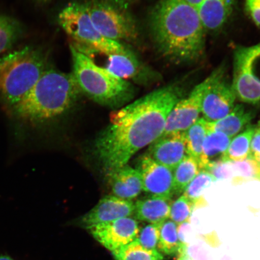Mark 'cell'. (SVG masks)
<instances>
[{
	"instance_id": "cell-1",
	"label": "cell",
	"mask_w": 260,
	"mask_h": 260,
	"mask_svg": "<svg viewBox=\"0 0 260 260\" xmlns=\"http://www.w3.org/2000/svg\"><path fill=\"white\" fill-rule=\"evenodd\" d=\"M183 97V87L172 84L112 112L109 125L94 145L106 171L127 165L139 150L157 141L164 133L169 114Z\"/></svg>"
},
{
	"instance_id": "cell-2",
	"label": "cell",
	"mask_w": 260,
	"mask_h": 260,
	"mask_svg": "<svg viewBox=\"0 0 260 260\" xmlns=\"http://www.w3.org/2000/svg\"><path fill=\"white\" fill-rule=\"evenodd\" d=\"M149 24L156 48L169 60L193 63L203 56L206 29L197 9L186 0H160Z\"/></svg>"
},
{
	"instance_id": "cell-3",
	"label": "cell",
	"mask_w": 260,
	"mask_h": 260,
	"mask_svg": "<svg viewBox=\"0 0 260 260\" xmlns=\"http://www.w3.org/2000/svg\"><path fill=\"white\" fill-rule=\"evenodd\" d=\"M80 93L72 73L48 69L14 107L19 118L31 122L54 118L70 109Z\"/></svg>"
},
{
	"instance_id": "cell-4",
	"label": "cell",
	"mask_w": 260,
	"mask_h": 260,
	"mask_svg": "<svg viewBox=\"0 0 260 260\" xmlns=\"http://www.w3.org/2000/svg\"><path fill=\"white\" fill-rule=\"evenodd\" d=\"M72 56V74L82 92L101 105L118 107L125 105L135 95L134 86L96 64L73 45H70Z\"/></svg>"
},
{
	"instance_id": "cell-5",
	"label": "cell",
	"mask_w": 260,
	"mask_h": 260,
	"mask_svg": "<svg viewBox=\"0 0 260 260\" xmlns=\"http://www.w3.org/2000/svg\"><path fill=\"white\" fill-rule=\"evenodd\" d=\"M48 70L38 49L25 47L0 58V95L14 107L21 102Z\"/></svg>"
},
{
	"instance_id": "cell-6",
	"label": "cell",
	"mask_w": 260,
	"mask_h": 260,
	"mask_svg": "<svg viewBox=\"0 0 260 260\" xmlns=\"http://www.w3.org/2000/svg\"><path fill=\"white\" fill-rule=\"evenodd\" d=\"M58 24L81 47L105 55L126 54L131 51L119 42L103 37L94 25L86 4L72 2L58 16Z\"/></svg>"
},
{
	"instance_id": "cell-7",
	"label": "cell",
	"mask_w": 260,
	"mask_h": 260,
	"mask_svg": "<svg viewBox=\"0 0 260 260\" xmlns=\"http://www.w3.org/2000/svg\"><path fill=\"white\" fill-rule=\"evenodd\" d=\"M85 4L91 20L103 37L119 43L137 41V24L125 9L107 0H92Z\"/></svg>"
},
{
	"instance_id": "cell-8",
	"label": "cell",
	"mask_w": 260,
	"mask_h": 260,
	"mask_svg": "<svg viewBox=\"0 0 260 260\" xmlns=\"http://www.w3.org/2000/svg\"><path fill=\"white\" fill-rule=\"evenodd\" d=\"M232 85L242 103H260V43L236 48Z\"/></svg>"
},
{
	"instance_id": "cell-9",
	"label": "cell",
	"mask_w": 260,
	"mask_h": 260,
	"mask_svg": "<svg viewBox=\"0 0 260 260\" xmlns=\"http://www.w3.org/2000/svg\"><path fill=\"white\" fill-rule=\"evenodd\" d=\"M223 74V68L216 69L195 86L187 96L182 98L169 114L161 136L186 132L200 118L201 103L205 92L211 83Z\"/></svg>"
},
{
	"instance_id": "cell-10",
	"label": "cell",
	"mask_w": 260,
	"mask_h": 260,
	"mask_svg": "<svg viewBox=\"0 0 260 260\" xmlns=\"http://www.w3.org/2000/svg\"><path fill=\"white\" fill-rule=\"evenodd\" d=\"M137 170L141 175L143 190L150 196H174L173 171L155 161L148 154L139 159Z\"/></svg>"
},
{
	"instance_id": "cell-11",
	"label": "cell",
	"mask_w": 260,
	"mask_h": 260,
	"mask_svg": "<svg viewBox=\"0 0 260 260\" xmlns=\"http://www.w3.org/2000/svg\"><path fill=\"white\" fill-rule=\"evenodd\" d=\"M236 100L232 83H228L222 75L204 93L201 103L203 118L209 122L218 121L232 111Z\"/></svg>"
},
{
	"instance_id": "cell-12",
	"label": "cell",
	"mask_w": 260,
	"mask_h": 260,
	"mask_svg": "<svg viewBox=\"0 0 260 260\" xmlns=\"http://www.w3.org/2000/svg\"><path fill=\"white\" fill-rule=\"evenodd\" d=\"M87 230L98 242L112 252L134 241L139 232L137 221L130 217L98 224Z\"/></svg>"
},
{
	"instance_id": "cell-13",
	"label": "cell",
	"mask_w": 260,
	"mask_h": 260,
	"mask_svg": "<svg viewBox=\"0 0 260 260\" xmlns=\"http://www.w3.org/2000/svg\"><path fill=\"white\" fill-rule=\"evenodd\" d=\"M134 211L135 204L132 201L123 200L114 195L107 196L81 217L80 223L88 229L98 224L130 217Z\"/></svg>"
},
{
	"instance_id": "cell-14",
	"label": "cell",
	"mask_w": 260,
	"mask_h": 260,
	"mask_svg": "<svg viewBox=\"0 0 260 260\" xmlns=\"http://www.w3.org/2000/svg\"><path fill=\"white\" fill-rule=\"evenodd\" d=\"M106 69L121 79L139 83L150 82L158 76L136 58L132 51L126 54H108Z\"/></svg>"
},
{
	"instance_id": "cell-15",
	"label": "cell",
	"mask_w": 260,
	"mask_h": 260,
	"mask_svg": "<svg viewBox=\"0 0 260 260\" xmlns=\"http://www.w3.org/2000/svg\"><path fill=\"white\" fill-rule=\"evenodd\" d=\"M148 154L173 171L187 155L184 132L161 136L151 145Z\"/></svg>"
},
{
	"instance_id": "cell-16",
	"label": "cell",
	"mask_w": 260,
	"mask_h": 260,
	"mask_svg": "<svg viewBox=\"0 0 260 260\" xmlns=\"http://www.w3.org/2000/svg\"><path fill=\"white\" fill-rule=\"evenodd\" d=\"M114 196L132 201L143 190L141 175L137 169L128 165L106 171Z\"/></svg>"
},
{
	"instance_id": "cell-17",
	"label": "cell",
	"mask_w": 260,
	"mask_h": 260,
	"mask_svg": "<svg viewBox=\"0 0 260 260\" xmlns=\"http://www.w3.org/2000/svg\"><path fill=\"white\" fill-rule=\"evenodd\" d=\"M236 0H203L198 12L206 30H219L232 14Z\"/></svg>"
},
{
	"instance_id": "cell-18",
	"label": "cell",
	"mask_w": 260,
	"mask_h": 260,
	"mask_svg": "<svg viewBox=\"0 0 260 260\" xmlns=\"http://www.w3.org/2000/svg\"><path fill=\"white\" fill-rule=\"evenodd\" d=\"M254 112L242 104L236 105L232 111L218 121L207 122L209 131L219 132L233 138L251 125L254 118Z\"/></svg>"
},
{
	"instance_id": "cell-19",
	"label": "cell",
	"mask_w": 260,
	"mask_h": 260,
	"mask_svg": "<svg viewBox=\"0 0 260 260\" xmlns=\"http://www.w3.org/2000/svg\"><path fill=\"white\" fill-rule=\"evenodd\" d=\"M172 198L149 196L135 204L136 218L152 224H161L170 218Z\"/></svg>"
},
{
	"instance_id": "cell-20",
	"label": "cell",
	"mask_w": 260,
	"mask_h": 260,
	"mask_svg": "<svg viewBox=\"0 0 260 260\" xmlns=\"http://www.w3.org/2000/svg\"><path fill=\"white\" fill-rule=\"evenodd\" d=\"M232 139L222 132H208L203 143L202 154L199 161L201 170H204L211 162L222 160Z\"/></svg>"
},
{
	"instance_id": "cell-21",
	"label": "cell",
	"mask_w": 260,
	"mask_h": 260,
	"mask_svg": "<svg viewBox=\"0 0 260 260\" xmlns=\"http://www.w3.org/2000/svg\"><path fill=\"white\" fill-rule=\"evenodd\" d=\"M201 171L199 162L196 158L188 155L185 156L173 171L174 194L178 195L183 193Z\"/></svg>"
},
{
	"instance_id": "cell-22",
	"label": "cell",
	"mask_w": 260,
	"mask_h": 260,
	"mask_svg": "<svg viewBox=\"0 0 260 260\" xmlns=\"http://www.w3.org/2000/svg\"><path fill=\"white\" fill-rule=\"evenodd\" d=\"M255 126L250 125L248 128L232 139L223 161H240L249 157L250 148Z\"/></svg>"
},
{
	"instance_id": "cell-23",
	"label": "cell",
	"mask_w": 260,
	"mask_h": 260,
	"mask_svg": "<svg viewBox=\"0 0 260 260\" xmlns=\"http://www.w3.org/2000/svg\"><path fill=\"white\" fill-rule=\"evenodd\" d=\"M208 132L207 121L203 117L184 132L186 154L196 158L198 162L202 154L203 143Z\"/></svg>"
},
{
	"instance_id": "cell-24",
	"label": "cell",
	"mask_w": 260,
	"mask_h": 260,
	"mask_svg": "<svg viewBox=\"0 0 260 260\" xmlns=\"http://www.w3.org/2000/svg\"><path fill=\"white\" fill-rule=\"evenodd\" d=\"M176 223L171 220L160 224V237L157 246L159 252L167 255H180L183 246L178 238Z\"/></svg>"
},
{
	"instance_id": "cell-25",
	"label": "cell",
	"mask_w": 260,
	"mask_h": 260,
	"mask_svg": "<svg viewBox=\"0 0 260 260\" xmlns=\"http://www.w3.org/2000/svg\"><path fill=\"white\" fill-rule=\"evenodd\" d=\"M112 252L116 260H164V256L157 249H149L143 246L137 239L115 250Z\"/></svg>"
},
{
	"instance_id": "cell-26",
	"label": "cell",
	"mask_w": 260,
	"mask_h": 260,
	"mask_svg": "<svg viewBox=\"0 0 260 260\" xmlns=\"http://www.w3.org/2000/svg\"><path fill=\"white\" fill-rule=\"evenodd\" d=\"M216 181L210 172L201 170L188 185L183 194L192 201L196 209L206 207L207 203L204 198L205 191Z\"/></svg>"
},
{
	"instance_id": "cell-27",
	"label": "cell",
	"mask_w": 260,
	"mask_h": 260,
	"mask_svg": "<svg viewBox=\"0 0 260 260\" xmlns=\"http://www.w3.org/2000/svg\"><path fill=\"white\" fill-rule=\"evenodd\" d=\"M233 175L232 184L237 186L249 181L260 182V162L251 157L243 161H231Z\"/></svg>"
},
{
	"instance_id": "cell-28",
	"label": "cell",
	"mask_w": 260,
	"mask_h": 260,
	"mask_svg": "<svg viewBox=\"0 0 260 260\" xmlns=\"http://www.w3.org/2000/svg\"><path fill=\"white\" fill-rule=\"evenodd\" d=\"M23 31L19 21L10 16L0 15V55L14 46Z\"/></svg>"
},
{
	"instance_id": "cell-29",
	"label": "cell",
	"mask_w": 260,
	"mask_h": 260,
	"mask_svg": "<svg viewBox=\"0 0 260 260\" xmlns=\"http://www.w3.org/2000/svg\"><path fill=\"white\" fill-rule=\"evenodd\" d=\"M196 210L194 203L184 194L172 202L170 218L177 224L190 222L191 215Z\"/></svg>"
},
{
	"instance_id": "cell-30",
	"label": "cell",
	"mask_w": 260,
	"mask_h": 260,
	"mask_svg": "<svg viewBox=\"0 0 260 260\" xmlns=\"http://www.w3.org/2000/svg\"><path fill=\"white\" fill-rule=\"evenodd\" d=\"M160 224L149 223L139 232L137 240L145 248L157 249Z\"/></svg>"
},
{
	"instance_id": "cell-31",
	"label": "cell",
	"mask_w": 260,
	"mask_h": 260,
	"mask_svg": "<svg viewBox=\"0 0 260 260\" xmlns=\"http://www.w3.org/2000/svg\"><path fill=\"white\" fill-rule=\"evenodd\" d=\"M204 170L210 172L217 181L228 179L231 180L232 178L233 171L231 161L219 160L211 162Z\"/></svg>"
},
{
	"instance_id": "cell-32",
	"label": "cell",
	"mask_w": 260,
	"mask_h": 260,
	"mask_svg": "<svg viewBox=\"0 0 260 260\" xmlns=\"http://www.w3.org/2000/svg\"><path fill=\"white\" fill-rule=\"evenodd\" d=\"M245 8L253 22L260 27V0H246Z\"/></svg>"
},
{
	"instance_id": "cell-33",
	"label": "cell",
	"mask_w": 260,
	"mask_h": 260,
	"mask_svg": "<svg viewBox=\"0 0 260 260\" xmlns=\"http://www.w3.org/2000/svg\"><path fill=\"white\" fill-rule=\"evenodd\" d=\"M255 160H260V126H255L252 136L250 148L249 157Z\"/></svg>"
},
{
	"instance_id": "cell-34",
	"label": "cell",
	"mask_w": 260,
	"mask_h": 260,
	"mask_svg": "<svg viewBox=\"0 0 260 260\" xmlns=\"http://www.w3.org/2000/svg\"><path fill=\"white\" fill-rule=\"evenodd\" d=\"M114 4L118 7L125 9L127 7L132 0H112Z\"/></svg>"
},
{
	"instance_id": "cell-35",
	"label": "cell",
	"mask_w": 260,
	"mask_h": 260,
	"mask_svg": "<svg viewBox=\"0 0 260 260\" xmlns=\"http://www.w3.org/2000/svg\"><path fill=\"white\" fill-rule=\"evenodd\" d=\"M186 1L195 8L198 9L203 0H186Z\"/></svg>"
},
{
	"instance_id": "cell-36",
	"label": "cell",
	"mask_w": 260,
	"mask_h": 260,
	"mask_svg": "<svg viewBox=\"0 0 260 260\" xmlns=\"http://www.w3.org/2000/svg\"><path fill=\"white\" fill-rule=\"evenodd\" d=\"M177 260H193L188 256L186 252H182L179 255V257Z\"/></svg>"
},
{
	"instance_id": "cell-37",
	"label": "cell",
	"mask_w": 260,
	"mask_h": 260,
	"mask_svg": "<svg viewBox=\"0 0 260 260\" xmlns=\"http://www.w3.org/2000/svg\"><path fill=\"white\" fill-rule=\"evenodd\" d=\"M0 260H14L10 256L7 255H1L0 256Z\"/></svg>"
},
{
	"instance_id": "cell-38",
	"label": "cell",
	"mask_w": 260,
	"mask_h": 260,
	"mask_svg": "<svg viewBox=\"0 0 260 260\" xmlns=\"http://www.w3.org/2000/svg\"><path fill=\"white\" fill-rule=\"evenodd\" d=\"M38 1L41 3H47L50 2L51 0H38Z\"/></svg>"
},
{
	"instance_id": "cell-39",
	"label": "cell",
	"mask_w": 260,
	"mask_h": 260,
	"mask_svg": "<svg viewBox=\"0 0 260 260\" xmlns=\"http://www.w3.org/2000/svg\"><path fill=\"white\" fill-rule=\"evenodd\" d=\"M259 126H260V121H259L258 122V125Z\"/></svg>"
}]
</instances>
